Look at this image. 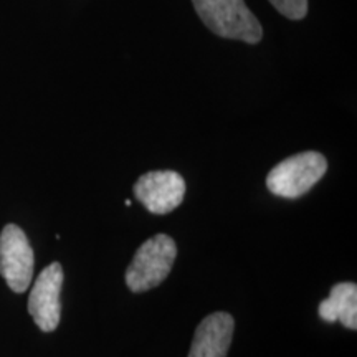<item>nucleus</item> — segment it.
Instances as JSON below:
<instances>
[{
  "label": "nucleus",
  "instance_id": "8",
  "mask_svg": "<svg viewBox=\"0 0 357 357\" xmlns=\"http://www.w3.org/2000/svg\"><path fill=\"white\" fill-rule=\"evenodd\" d=\"M319 316L326 323L339 321L344 328L357 329V284L337 283L334 284L328 300L321 301Z\"/></svg>",
  "mask_w": 357,
  "mask_h": 357
},
{
  "label": "nucleus",
  "instance_id": "1",
  "mask_svg": "<svg viewBox=\"0 0 357 357\" xmlns=\"http://www.w3.org/2000/svg\"><path fill=\"white\" fill-rule=\"evenodd\" d=\"M200 20L218 37L255 45L261 40L260 22L245 0H192Z\"/></svg>",
  "mask_w": 357,
  "mask_h": 357
},
{
  "label": "nucleus",
  "instance_id": "6",
  "mask_svg": "<svg viewBox=\"0 0 357 357\" xmlns=\"http://www.w3.org/2000/svg\"><path fill=\"white\" fill-rule=\"evenodd\" d=\"M134 195L151 213L166 215L184 200L185 181L174 171L147 172L134 184Z\"/></svg>",
  "mask_w": 357,
  "mask_h": 357
},
{
  "label": "nucleus",
  "instance_id": "5",
  "mask_svg": "<svg viewBox=\"0 0 357 357\" xmlns=\"http://www.w3.org/2000/svg\"><path fill=\"white\" fill-rule=\"evenodd\" d=\"M61 287H63V268L55 261L38 275L30 291L29 312L43 333L55 331L60 324Z\"/></svg>",
  "mask_w": 357,
  "mask_h": 357
},
{
  "label": "nucleus",
  "instance_id": "7",
  "mask_svg": "<svg viewBox=\"0 0 357 357\" xmlns=\"http://www.w3.org/2000/svg\"><path fill=\"white\" fill-rule=\"evenodd\" d=\"M235 321L229 312H212L195 329L189 357H227L234 339Z\"/></svg>",
  "mask_w": 357,
  "mask_h": 357
},
{
  "label": "nucleus",
  "instance_id": "3",
  "mask_svg": "<svg viewBox=\"0 0 357 357\" xmlns=\"http://www.w3.org/2000/svg\"><path fill=\"white\" fill-rule=\"evenodd\" d=\"M328 171V160L321 153L306 151L281 160L266 176V187L273 195L283 199H298Z\"/></svg>",
  "mask_w": 357,
  "mask_h": 357
},
{
  "label": "nucleus",
  "instance_id": "2",
  "mask_svg": "<svg viewBox=\"0 0 357 357\" xmlns=\"http://www.w3.org/2000/svg\"><path fill=\"white\" fill-rule=\"evenodd\" d=\"M177 257L176 242L166 234L154 235L137 248L132 261L129 263L126 284L132 293H144L159 287L171 273Z\"/></svg>",
  "mask_w": 357,
  "mask_h": 357
},
{
  "label": "nucleus",
  "instance_id": "4",
  "mask_svg": "<svg viewBox=\"0 0 357 357\" xmlns=\"http://www.w3.org/2000/svg\"><path fill=\"white\" fill-rule=\"evenodd\" d=\"M33 250L20 227L8 223L0 234V275L15 293L29 289L33 276Z\"/></svg>",
  "mask_w": 357,
  "mask_h": 357
},
{
  "label": "nucleus",
  "instance_id": "9",
  "mask_svg": "<svg viewBox=\"0 0 357 357\" xmlns=\"http://www.w3.org/2000/svg\"><path fill=\"white\" fill-rule=\"evenodd\" d=\"M270 2L287 19L301 20L307 13V0H270Z\"/></svg>",
  "mask_w": 357,
  "mask_h": 357
}]
</instances>
